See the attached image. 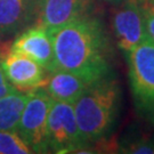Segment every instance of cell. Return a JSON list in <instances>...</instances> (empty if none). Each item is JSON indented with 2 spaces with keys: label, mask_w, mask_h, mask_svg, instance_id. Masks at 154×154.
Instances as JSON below:
<instances>
[{
  "label": "cell",
  "mask_w": 154,
  "mask_h": 154,
  "mask_svg": "<svg viewBox=\"0 0 154 154\" xmlns=\"http://www.w3.org/2000/svg\"><path fill=\"white\" fill-rule=\"evenodd\" d=\"M50 34L54 46L51 72L69 71L90 82L109 75V39L98 18L80 17Z\"/></svg>",
  "instance_id": "cell-1"
},
{
  "label": "cell",
  "mask_w": 154,
  "mask_h": 154,
  "mask_svg": "<svg viewBox=\"0 0 154 154\" xmlns=\"http://www.w3.org/2000/svg\"><path fill=\"white\" fill-rule=\"evenodd\" d=\"M120 104V87L109 75L91 83L73 103L78 127L85 142L99 143L114 126Z\"/></svg>",
  "instance_id": "cell-2"
},
{
  "label": "cell",
  "mask_w": 154,
  "mask_h": 154,
  "mask_svg": "<svg viewBox=\"0 0 154 154\" xmlns=\"http://www.w3.org/2000/svg\"><path fill=\"white\" fill-rule=\"evenodd\" d=\"M129 80L135 104L154 122V42L149 38L127 53Z\"/></svg>",
  "instance_id": "cell-3"
},
{
  "label": "cell",
  "mask_w": 154,
  "mask_h": 154,
  "mask_svg": "<svg viewBox=\"0 0 154 154\" xmlns=\"http://www.w3.org/2000/svg\"><path fill=\"white\" fill-rule=\"evenodd\" d=\"M48 147L55 153L83 152L89 145L78 127L73 104L53 100L47 125Z\"/></svg>",
  "instance_id": "cell-4"
},
{
  "label": "cell",
  "mask_w": 154,
  "mask_h": 154,
  "mask_svg": "<svg viewBox=\"0 0 154 154\" xmlns=\"http://www.w3.org/2000/svg\"><path fill=\"white\" fill-rule=\"evenodd\" d=\"M53 100L45 89L32 90L17 127L16 132L35 153H44L49 149L47 125Z\"/></svg>",
  "instance_id": "cell-5"
},
{
  "label": "cell",
  "mask_w": 154,
  "mask_h": 154,
  "mask_svg": "<svg viewBox=\"0 0 154 154\" xmlns=\"http://www.w3.org/2000/svg\"><path fill=\"white\" fill-rule=\"evenodd\" d=\"M112 29L118 46L123 51H130L147 38L142 4L136 0H125L113 14Z\"/></svg>",
  "instance_id": "cell-6"
},
{
  "label": "cell",
  "mask_w": 154,
  "mask_h": 154,
  "mask_svg": "<svg viewBox=\"0 0 154 154\" xmlns=\"http://www.w3.org/2000/svg\"><path fill=\"white\" fill-rule=\"evenodd\" d=\"M93 0H39L37 2V25L49 33L78 18L90 15Z\"/></svg>",
  "instance_id": "cell-7"
},
{
  "label": "cell",
  "mask_w": 154,
  "mask_h": 154,
  "mask_svg": "<svg viewBox=\"0 0 154 154\" xmlns=\"http://www.w3.org/2000/svg\"><path fill=\"white\" fill-rule=\"evenodd\" d=\"M0 64L6 78L17 90L29 93L44 86L46 69L26 55L9 50Z\"/></svg>",
  "instance_id": "cell-8"
},
{
  "label": "cell",
  "mask_w": 154,
  "mask_h": 154,
  "mask_svg": "<svg viewBox=\"0 0 154 154\" xmlns=\"http://www.w3.org/2000/svg\"><path fill=\"white\" fill-rule=\"evenodd\" d=\"M11 51L26 55L45 67L46 71L51 72L54 64L53 39L42 26L37 25L21 33L11 45Z\"/></svg>",
  "instance_id": "cell-9"
},
{
  "label": "cell",
  "mask_w": 154,
  "mask_h": 154,
  "mask_svg": "<svg viewBox=\"0 0 154 154\" xmlns=\"http://www.w3.org/2000/svg\"><path fill=\"white\" fill-rule=\"evenodd\" d=\"M44 83L45 91L57 102H66L73 104L83 91L94 82H90L83 77L69 71L49 72Z\"/></svg>",
  "instance_id": "cell-10"
},
{
  "label": "cell",
  "mask_w": 154,
  "mask_h": 154,
  "mask_svg": "<svg viewBox=\"0 0 154 154\" xmlns=\"http://www.w3.org/2000/svg\"><path fill=\"white\" fill-rule=\"evenodd\" d=\"M35 11L34 0H0V37L14 34L26 26Z\"/></svg>",
  "instance_id": "cell-11"
},
{
  "label": "cell",
  "mask_w": 154,
  "mask_h": 154,
  "mask_svg": "<svg viewBox=\"0 0 154 154\" xmlns=\"http://www.w3.org/2000/svg\"><path fill=\"white\" fill-rule=\"evenodd\" d=\"M31 91H14L0 97V130L17 131L23 110Z\"/></svg>",
  "instance_id": "cell-12"
},
{
  "label": "cell",
  "mask_w": 154,
  "mask_h": 154,
  "mask_svg": "<svg viewBox=\"0 0 154 154\" xmlns=\"http://www.w3.org/2000/svg\"><path fill=\"white\" fill-rule=\"evenodd\" d=\"M29 147L16 131L0 130V154H29Z\"/></svg>",
  "instance_id": "cell-13"
},
{
  "label": "cell",
  "mask_w": 154,
  "mask_h": 154,
  "mask_svg": "<svg viewBox=\"0 0 154 154\" xmlns=\"http://www.w3.org/2000/svg\"><path fill=\"white\" fill-rule=\"evenodd\" d=\"M144 21H145V30L147 38L154 42V1L142 2Z\"/></svg>",
  "instance_id": "cell-14"
},
{
  "label": "cell",
  "mask_w": 154,
  "mask_h": 154,
  "mask_svg": "<svg viewBox=\"0 0 154 154\" xmlns=\"http://www.w3.org/2000/svg\"><path fill=\"white\" fill-rule=\"evenodd\" d=\"M126 153L132 154H152L154 153V139H139L127 146Z\"/></svg>",
  "instance_id": "cell-15"
},
{
  "label": "cell",
  "mask_w": 154,
  "mask_h": 154,
  "mask_svg": "<svg viewBox=\"0 0 154 154\" xmlns=\"http://www.w3.org/2000/svg\"><path fill=\"white\" fill-rule=\"evenodd\" d=\"M15 89L16 88H14L13 85L6 78L5 72H4L2 67H1V64H0V97H2V96L7 95V94L14 91Z\"/></svg>",
  "instance_id": "cell-16"
},
{
  "label": "cell",
  "mask_w": 154,
  "mask_h": 154,
  "mask_svg": "<svg viewBox=\"0 0 154 154\" xmlns=\"http://www.w3.org/2000/svg\"><path fill=\"white\" fill-rule=\"evenodd\" d=\"M136 1H138V2H147V1H154V0H136Z\"/></svg>",
  "instance_id": "cell-17"
},
{
  "label": "cell",
  "mask_w": 154,
  "mask_h": 154,
  "mask_svg": "<svg viewBox=\"0 0 154 154\" xmlns=\"http://www.w3.org/2000/svg\"><path fill=\"white\" fill-rule=\"evenodd\" d=\"M106 1H111V2H120V1H125V0H106Z\"/></svg>",
  "instance_id": "cell-18"
},
{
  "label": "cell",
  "mask_w": 154,
  "mask_h": 154,
  "mask_svg": "<svg viewBox=\"0 0 154 154\" xmlns=\"http://www.w3.org/2000/svg\"><path fill=\"white\" fill-rule=\"evenodd\" d=\"M34 1H35V4H37V2H38V1H39V0H34Z\"/></svg>",
  "instance_id": "cell-19"
}]
</instances>
